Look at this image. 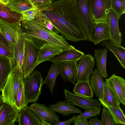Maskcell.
I'll list each match as a JSON object with an SVG mask.
<instances>
[{
    "label": "cell",
    "instance_id": "74e56055",
    "mask_svg": "<svg viewBox=\"0 0 125 125\" xmlns=\"http://www.w3.org/2000/svg\"><path fill=\"white\" fill-rule=\"evenodd\" d=\"M100 110L95 108H92L85 109L84 112L80 114L77 116L76 118L85 117L87 119H90L91 117L93 116H96L100 115Z\"/></svg>",
    "mask_w": 125,
    "mask_h": 125
},
{
    "label": "cell",
    "instance_id": "5bb4252c",
    "mask_svg": "<svg viewBox=\"0 0 125 125\" xmlns=\"http://www.w3.org/2000/svg\"><path fill=\"white\" fill-rule=\"evenodd\" d=\"M79 59L66 61L60 63V74L64 81L75 85Z\"/></svg>",
    "mask_w": 125,
    "mask_h": 125
},
{
    "label": "cell",
    "instance_id": "277c9868",
    "mask_svg": "<svg viewBox=\"0 0 125 125\" xmlns=\"http://www.w3.org/2000/svg\"><path fill=\"white\" fill-rule=\"evenodd\" d=\"M23 79V76L11 71L1 91L3 102L13 106L21 83Z\"/></svg>",
    "mask_w": 125,
    "mask_h": 125
},
{
    "label": "cell",
    "instance_id": "60d3db41",
    "mask_svg": "<svg viewBox=\"0 0 125 125\" xmlns=\"http://www.w3.org/2000/svg\"><path fill=\"white\" fill-rule=\"evenodd\" d=\"M77 116L76 115L73 116L72 118L67 120L59 122L54 124V125H69L73 123L74 120L76 118Z\"/></svg>",
    "mask_w": 125,
    "mask_h": 125
},
{
    "label": "cell",
    "instance_id": "4fadbf2b",
    "mask_svg": "<svg viewBox=\"0 0 125 125\" xmlns=\"http://www.w3.org/2000/svg\"><path fill=\"white\" fill-rule=\"evenodd\" d=\"M122 15L116 13L111 9L108 14V24L110 40L114 44L119 46H121L122 38L119 27L118 21Z\"/></svg>",
    "mask_w": 125,
    "mask_h": 125
},
{
    "label": "cell",
    "instance_id": "4dcf8cb0",
    "mask_svg": "<svg viewBox=\"0 0 125 125\" xmlns=\"http://www.w3.org/2000/svg\"><path fill=\"white\" fill-rule=\"evenodd\" d=\"M102 101L108 105L116 108H120V103L105 81L104 84V97Z\"/></svg>",
    "mask_w": 125,
    "mask_h": 125
},
{
    "label": "cell",
    "instance_id": "7a4b0ae2",
    "mask_svg": "<svg viewBox=\"0 0 125 125\" xmlns=\"http://www.w3.org/2000/svg\"><path fill=\"white\" fill-rule=\"evenodd\" d=\"M18 25L22 35L30 40L39 49L47 42L58 46L63 51L72 49L73 47L62 36L49 31L34 21L24 23L20 22Z\"/></svg>",
    "mask_w": 125,
    "mask_h": 125
},
{
    "label": "cell",
    "instance_id": "7c38bea8",
    "mask_svg": "<svg viewBox=\"0 0 125 125\" xmlns=\"http://www.w3.org/2000/svg\"><path fill=\"white\" fill-rule=\"evenodd\" d=\"M106 84L114 94L120 103L125 105V80L115 74L105 79Z\"/></svg>",
    "mask_w": 125,
    "mask_h": 125
},
{
    "label": "cell",
    "instance_id": "b9f144b4",
    "mask_svg": "<svg viewBox=\"0 0 125 125\" xmlns=\"http://www.w3.org/2000/svg\"><path fill=\"white\" fill-rule=\"evenodd\" d=\"M89 122L90 125H102L101 121L96 116L90 118Z\"/></svg>",
    "mask_w": 125,
    "mask_h": 125
},
{
    "label": "cell",
    "instance_id": "ffe728a7",
    "mask_svg": "<svg viewBox=\"0 0 125 125\" xmlns=\"http://www.w3.org/2000/svg\"><path fill=\"white\" fill-rule=\"evenodd\" d=\"M103 78L98 69L95 68L89 80V82L93 92L94 93L96 97L102 100L104 97L105 82Z\"/></svg>",
    "mask_w": 125,
    "mask_h": 125
},
{
    "label": "cell",
    "instance_id": "f35d334b",
    "mask_svg": "<svg viewBox=\"0 0 125 125\" xmlns=\"http://www.w3.org/2000/svg\"><path fill=\"white\" fill-rule=\"evenodd\" d=\"M35 7L40 9L42 7L48 5L52 2L50 0H29Z\"/></svg>",
    "mask_w": 125,
    "mask_h": 125
},
{
    "label": "cell",
    "instance_id": "8d00e7d4",
    "mask_svg": "<svg viewBox=\"0 0 125 125\" xmlns=\"http://www.w3.org/2000/svg\"><path fill=\"white\" fill-rule=\"evenodd\" d=\"M101 104L103 107L102 112L101 115V121L102 125H115L110 113L103 104Z\"/></svg>",
    "mask_w": 125,
    "mask_h": 125
},
{
    "label": "cell",
    "instance_id": "603a6c76",
    "mask_svg": "<svg viewBox=\"0 0 125 125\" xmlns=\"http://www.w3.org/2000/svg\"><path fill=\"white\" fill-rule=\"evenodd\" d=\"M12 59L0 55V92H1L9 75L12 71Z\"/></svg>",
    "mask_w": 125,
    "mask_h": 125
},
{
    "label": "cell",
    "instance_id": "d6a6232c",
    "mask_svg": "<svg viewBox=\"0 0 125 125\" xmlns=\"http://www.w3.org/2000/svg\"><path fill=\"white\" fill-rule=\"evenodd\" d=\"M42 11L40 9L34 7L21 13L22 15L20 22L25 23L31 21H35L39 19Z\"/></svg>",
    "mask_w": 125,
    "mask_h": 125
},
{
    "label": "cell",
    "instance_id": "30bf717a",
    "mask_svg": "<svg viewBox=\"0 0 125 125\" xmlns=\"http://www.w3.org/2000/svg\"><path fill=\"white\" fill-rule=\"evenodd\" d=\"M64 93L65 99L76 105L84 109L95 108L102 110L101 103L96 99H93L73 94L64 89Z\"/></svg>",
    "mask_w": 125,
    "mask_h": 125
},
{
    "label": "cell",
    "instance_id": "2e32d148",
    "mask_svg": "<svg viewBox=\"0 0 125 125\" xmlns=\"http://www.w3.org/2000/svg\"><path fill=\"white\" fill-rule=\"evenodd\" d=\"M19 112L14 106L3 102L0 110V125H15Z\"/></svg>",
    "mask_w": 125,
    "mask_h": 125
},
{
    "label": "cell",
    "instance_id": "1f68e13d",
    "mask_svg": "<svg viewBox=\"0 0 125 125\" xmlns=\"http://www.w3.org/2000/svg\"><path fill=\"white\" fill-rule=\"evenodd\" d=\"M27 104L23 80L21 83L17 95L16 101L13 106L19 112L23 108L27 106Z\"/></svg>",
    "mask_w": 125,
    "mask_h": 125
},
{
    "label": "cell",
    "instance_id": "d590c367",
    "mask_svg": "<svg viewBox=\"0 0 125 125\" xmlns=\"http://www.w3.org/2000/svg\"><path fill=\"white\" fill-rule=\"evenodd\" d=\"M111 9L122 15L125 12V0H111Z\"/></svg>",
    "mask_w": 125,
    "mask_h": 125
},
{
    "label": "cell",
    "instance_id": "f1b7e54d",
    "mask_svg": "<svg viewBox=\"0 0 125 125\" xmlns=\"http://www.w3.org/2000/svg\"><path fill=\"white\" fill-rule=\"evenodd\" d=\"M74 85L73 90L74 94L89 98L93 97V92L89 81H78Z\"/></svg>",
    "mask_w": 125,
    "mask_h": 125
},
{
    "label": "cell",
    "instance_id": "ac0fdd59",
    "mask_svg": "<svg viewBox=\"0 0 125 125\" xmlns=\"http://www.w3.org/2000/svg\"><path fill=\"white\" fill-rule=\"evenodd\" d=\"M63 50L60 47L51 42H47L40 49L37 57L36 65L48 60Z\"/></svg>",
    "mask_w": 125,
    "mask_h": 125
},
{
    "label": "cell",
    "instance_id": "d6986e66",
    "mask_svg": "<svg viewBox=\"0 0 125 125\" xmlns=\"http://www.w3.org/2000/svg\"><path fill=\"white\" fill-rule=\"evenodd\" d=\"M94 31L91 41L94 45L98 44L101 42L110 40L109 31L108 23L100 21L94 23Z\"/></svg>",
    "mask_w": 125,
    "mask_h": 125
},
{
    "label": "cell",
    "instance_id": "7dc6e473",
    "mask_svg": "<svg viewBox=\"0 0 125 125\" xmlns=\"http://www.w3.org/2000/svg\"><path fill=\"white\" fill-rule=\"evenodd\" d=\"M9 0V1H10V0Z\"/></svg>",
    "mask_w": 125,
    "mask_h": 125
},
{
    "label": "cell",
    "instance_id": "c3c4849f",
    "mask_svg": "<svg viewBox=\"0 0 125 125\" xmlns=\"http://www.w3.org/2000/svg\"><path fill=\"white\" fill-rule=\"evenodd\" d=\"M0 3H1V2H0Z\"/></svg>",
    "mask_w": 125,
    "mask_h": 125
},
{
    "label": "cell",
    "instance_id": "9c48e42d",
    "mask_svg": "<svg viewBox=\"0 0 125 125\" xmlns=\"http://www.w3.org/2000/svg\"><path fill=\"white\" fill-rule=\"evenodd\" d=\"M24 39V37L21 33L17 42L12 47V71L23 76V63Z\"/></svg>",
    "mask_w": 125,
    "mask_h": 125
},
{
    "label": "cell",
    "instance_id": "f546056e",
    "mask_svg": "<svg viewBox=\"0 0 125 125\" xmlns=\"http://www.w3.org/2000/svg\"><path fill=\"white\" fill-rule=\"evenodd\" d=\"M107 108L110 113L115 125H125V116L123 111L120 108H118L108 105L105 104L101 99H98Z\"/></svg>",
    "mask_w": 125,
    "mask_h": 125
},
{
    "label": "cell",
    "instance_id": "e575fe53",
    "mask_svg": "<svg viewBox=\"0 0 125 125\" xmlns=\"http://www.w3.org/2000/svg\"><path fill=\"white\" fill-rule=\"evenodd\" d=\"M34 21L50 32L57 34H60L59 30L51 21L42 12L40 14L39 19Z\"/></svg>",
    "mask_w": 125,
    "mask_h": 125
},
{
    "label": "cell",
    "instance_id": "ba28073f",
    "mask_svg": "<svg viewBox=\"0 0 125 125\" xmlns=\"http://www.w3.org/2000/svg\"><path fill=\"white\" fill-rule=\"evenodd\" d=\"M78 61L75 81H89L90 76L94 71V57L88 54L82 56Z\"/></svg>",
    "mask_w": 125,
    "mask_h": 125
},
{
    "label": "cell",
    "instance_id": "4316f807",
    "mask_svg": "<svg viewBox=\"0 0 125 125\" xmlns=\"http://www.w3.org/2000/svg\"><path fill=\"white\" fill-rule=\"evenodd\" d=\"M60 74V63H53L51 66L45 79L42 82V84H47L52 95L54 87L56 77Z\"/></svg>",
    "mask_w": 125,
    "mask_h": 125
},
{
    "label": "cell",
    "instance_id": "52a82bcc",
    "mask_svg": "<svg viewBox=\"0 0 125 125\" xmlns=\"http://www.w3.org/2000/svg\"><path fill=\"white\" fill-rule=\"evenodd\" d=\"M89 3L94 22L104 21L108 23V14L111 9V0H89Z\"/></svg>",
    "mask_w": 125,
    "mask_h": 125
},
{
    "label": "cell",
    "instance_id": "d4e9b609",
    "mask_svg": "<svg viewBox=\"0 0 125 125\" xmlns=\"http://www.w3.org/2000/svg\"><path fill=\"white\" fill-rule=\"evenodd\" d=\"M101 44L108 48L116 57L121 65L125 69V48L114 44L110 40L103 41Z\"/></svg>",
    "mask_w": 125,
    "mask_h": 125
},
{
    "label": "cell",
    "instance_id": "7bdbcfd3",
    "mask_svg": "<svg viewBox=\"0 0 125 125\" xmlns=\"http://www.w3.org/2000/svg\"><path fill=\"white\" fill-rule=\"evenodd\" d=\"M0 2L6 5L9 2V0H0Z\"/></svg>",
    "mask_w": 125,
    "mask_h": 125
},
{
    "label": "cell",
    "instance_id": "ab89813d",
    "mask_svg": "<svg viewBox=\"0 0 125 125\" xmlns=\"http://www.w3.org/2000/svg\"><path fill=\"white\" fill-rule=\"evenodd\" d=\"M87 118L85 117L76 118L73 121L74 125H90Z\"/></svg>",
    "mask_w": 125,
    "mask_h": 125
},
{
    "label": "cell",
    "instance_id": "484cf974",
    "mask_svg": "<svg viewBox=\"0 0 125 125\" xmlns=\"http://www.w3.org/2000/svg\"><path fill=\"white\" fill-rule=\"evenodd\" d=\"M108 50L106 48L103 49L95 50L94 54V59L96 62V66L99 72L105 78L108 76L106 70L107 53Z\"/></svg>",
    "mask_w": 125,
    "mask_h": 125
},
{
    "label": "cell",
    "instance_id": "836d02e7",
    "mask_svg": "<svg viewBox=\"0 0 125 125\" xmlns=\"http://www.w3.org/2000/svg\"><path fill=\"white\" fill-rule=\"evenodd\" d=\"M0 55L10 58L12 56V47L0 31Z\"/></svg>",
    "mask_w": 125,
    "mask_h": 125
},
{
    "label": "cell",
    "instance_id": "8fae6325",
    "mask_svg": "<svg viewBox=\"0 0 125 125\" xmlns=\"http://www.w3.org/2000/svg\"><path fill=\"white\" fill-rule=\"evenodd\" d=\"M33 112L40 119L52 124L60 121L59 117L50 107L46 106L44 103L41 104L36 101L30 105Z\"/></svg>",
    "mask_w": 125,
    "mask_h": 125
},
{
    "label": "cell",
    "instance_id": "e0dca14e",
    "mask_svg": "<svg viewBox=\"0 0 125 125\" xmlns=\"http://www.w3.org/2000/svg\"><path fill=\"white\" fill-rule=\"evenodd\" d=\"M19 23L10 24L0 19V30L12 47L17 42L21 34Z\"/></svg>",
    "mask_w": 125,
    "mask_h": 125
},
{
    "label": "cell",
    "instance_id": "681fc988",
    "mask_svg": "<svg viewBox=\"0 0 125 125\" xmlns=\"http://www.w3.org/2000/svg\"></svg>",
    "mask_w": 125,
    "mask_h": 125
},
{
    "label": "cell",
    "instance_id": "7402d4cb",
    "mask_svg": "<svg viewBox=\"0 0 125 125\" xmlns=\"http://www.w3.org/2000/svg\"><path fill=\"white\" fill-rule=\"evenodd\" d=\"M84 54V53L75 49L73 47L72 49L62 51L48 61L53 63H60L63 61L79 59Z\"/></svg>",
    "mask_w": 125,
    "mask_h": 125
},
{
    "label": "cell",
    "instance_id": "8992f818",
    "mask_svg": "<svg viewBox=\"0 0 125 125\" xmlns=\"http://www.w3.org/2000/svg\"><path fill=\"white\" fill-rule=\"evenodd\" d=\"M24 38L23 69L24 78L32 73L36 65L39 49L30 40Z\"/></svg>",
    "mask_w": 125,
    "mask_h": 125
},
{
    "label": "cell",
    "instance_id": "44dd1931",
    "mask_svg": "<svg viewBox=\"0 0 125 125\" xmlns=\"http://www.w3.org/2000/svg\"><path fill=\"white\" fill-rule=\"evenodd\" d=\"M76 105L68 100H64L49 106L56 112L59 113L63 116H68L71 114L82 113L81 110L77 108Z\"/></svg>",
    "mask_w": 125,
    "mask_h": 125
},
{
    "label": "cell",
    "instance_id": "5b68a950",
    "mask_svg": "<svg viewBox=\"0 0 125 125\" xmlns=\"http://www.w3.org/2000/svg\"><path fill=\"white\" fill-rule=\"evenodd\" d=\"M76 11L84 26L88 40L91 42L94 31V23L91 16L89 0H73Z\"/></svg>",
    "mask_w": 125,
    "mask_h": 125
},
{
    "label": "cell",
    "instance_id": "bcb514c9",
    "mask_svg": "<svg viewBox=\"0 0 125 125\" xmlns=\"http://www.w3.org/2000/svg\"><path fill=\"white\" fill-rule=\"evenodd\" d=\"M1 105H0V109H1Z\"/></svg>",
    "mask_w": 125,
    "mask_h": 125
},
{
    "label": "cell",
    "instance_id": "83f0119b",
    "mask_svg": "<svg viewBox=\"0 0 125 125\" xmlns=\"http://www.w3.org/2000/svg\"><path fill=\"white\" fill-rule=\"evenodd\" d=\"M6 5L11 10L19 13L34 7L29 0H11Z\"/></svg>",
    "mask_w": 125,
    "mask_h": 125
},
{
    "label": "cell",
    "instance_id": "3957f363",
    "mask_svg": "<svg viewBox=\"0 0 125 125\" xmlns=\"http://www.w3.org/2000/svg\"><path fill=\"white\" fill-rule=\"evenodd\" d=\"M43 80L42 74L37 70L23 79L24 91L28 104L38 100L41 94Z\"/></svg>",
    "mask_w": 125,
    "mask_h": 125
},
{
    "label": "cell",
    "instance_id": "f6af8a7d",
    "mask_svg": "<svg viewBox=\"0 0 125 125\" xmlns=\"http://www.w3.org/2000/svg\"><path fill=\"white\" fill-rule=\"evenodd\" d=\"M50 0L52 2H53V1H57V0Z\"/></svg>",
    "mask_w": 125,
    "mask_h": 125
},
{
    "label": "cell",
    "instance_id": "ee69618b",
    "mask_svg": "<svg viewBox=\"0 0 125 125\" xmlns=\"http://www.w3.org/2000/svg\"><path fill=\"white\" fill-rule=\"evenodd\" d=\"M3 102L2 97L1 95L0 94V105H1Z\"/></svg>",
    "mask_w": 125,
    "mask_h": 125
},
{
    "label": "cell",
    "instance_id": "9a60e30c",
    "mask_svg": "<svg viewBox=\"0 0 125 125\" xmlns=\"http://www.w3.org/2000/svg\"><path fill=\"white\" fill-rule=\"evenodd\" d=\"M18 121L19 125H52L40 119L27 105L19 112Z\"/></svg>",
    "mask_w": 125,
    "mask_h": 125
},
{
    "label": "cell",
    "instance_id": "6da1fadb",
    "mask_svg": "<svg viewBox=\"0 0 125 125\" xmlns=\"http://www.w3.org/2000/svg\"><path fill=\"white\" fill-rule=\"evenodd\" d=\"M40 9L65 39L75 42L88 40L73 0H58Z\"/></svg>",
    "mask_w": 125,
    "mask_h": 125
},
{
    "label": "cell",
    "instance_id": "cb8c5ba5",
    "mask_svg": "<svg viewBox=\"0 0 125 125\" xmlns=\"http://www.w3.org/2000/svg\"><path fill=\"white\" fill-rule=\"evenodd\" d=\"M22 15L11 10L6 5L0 3V19L10 24L20 22Z\"/></svg>",
    "mask_w": 125,
    "mask_h": 125
}]
</instances>
